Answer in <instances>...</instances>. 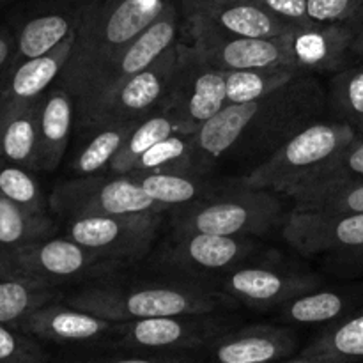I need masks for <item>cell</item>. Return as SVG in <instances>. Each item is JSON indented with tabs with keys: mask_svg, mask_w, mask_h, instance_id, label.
I'll return each mask as SVG.
<instances>
[{
	"mask_svg": "<svg viewBox=\"0 0 363 363\" xmlns=\"http://www.w3.org/2000/svg\"><path fill=\"white\" fill-rule=\"evenodd\" d=\"M167 0H89L74 30L73 48L57 85L74 99V113L91 94L103 71L149 27Z\"/></svg>",
	"mask_w": 363,
	"mask_h": 363,
	"instance_id": "obj_1",
	"label": "cell"
},
{
	"mask_svg": "<svg viewBox=\"0 0 363 363\" xmlns=\"http://www.w3.org/2000/svg\"><path fill=\"white\" fill-rule=\"evenodd\" d=\"M360 131L344 121H314L287 138L243 177V186L287 195L318 176Z\"/></svg>",
	"mask_w": 363,
	"mask_h": 363,
	"instance_id": "obj_2",
	"label": "cell"
},
{
	"mask_svg": "<svg viewBox=\"0 0 363 363\" xmlns=\"http://www.w3.org/2000/svg\"><path fill=\"white\" fill-rule=\"evenodd\" d=\"M64 303L113 323L216 312L222 298L197 286L156 284L140 287H89Z\"/></svg>",
	"mask_w": 363,
	"mask_h": 363,
	"instance_id": "obj_3",
	"label": "cell"
},
{
	"mask_svg": "<svg viewBox=\"0 0 363 363\" xmlns=\"http://www.w3.org/2000/svg\"><path fill=\"white\" fill-rule=\"evenodd\" d=\"M177 209L176 233L254 238L272 233L286 220L282 202L273 191L248 186L220 195L209 194Z\"/></svg>",
	"mask_w": 363,
	"mask_h": 363,
	"instance_id": "obj_4",
	"label": "cell"
},
{
	"mask_svg": "<svg viewBox=\"0 0 363 363\" xmlns=\"http://www.w3.org/2000/svg\"><path fill=\"white\" fill-rule=\"evenodd\" d=\"M229 330H233L230 319L215 312L137 319L119 323L110 351L195 354L208 350Z\"/></svg>",
	"mask_w": 363,
	"mask_h": 363,
	"instance_id": "obj_5",
	"label": "cell"
},
{
	"mask_svg": "<svg viewBox=\"0 0 363 363\" xmlns=\"http://www.w3.org/2000/svg\"><path fill=\"white\" fill-rule=\"evenodd\" d=\"M48 204L66 220L87 216L165 213L169 208L152 201L133 176H82L53 188Z\"/></svg>",
	"mask_w": 363,
	"mask_h": 363,
	"instance_id": "obj_6",
	"label": "cell"
},
{
	"mask_svg": "<svg viewBox=\"0 0 363 363\" xmlns=\"http://www.w3.org/2000/svg\"><path fill=\"white\" fill-rule=\"evenodd\" d=\"M225 105V73L191 45H177L176 69L160 110L170 113L183 133L194 135Z\"/></svg>",
	"mask_w": 363,
	"mask_h": 363,
	"instance_id": "obj_7",
	"label": "cell"
},
{
	"mask_svg": "<svg viewBox=\"0 0 363 363\" xmlns=\"http://www.w3.org/2000/svg\"><path fill=\"white\" fill-rule=\"evenodd\" d=\"M177 64V45L170 46L156 62L103 96L80 131L105 126H133L162 108Z\"/></svg>",
	"mask_w": 363,
	"mask_h": 363,
	"instance_id": "obj_8",
	"label": "cell"
},
{
	"mask_svg": "<svg viewBox=\"0 0 363 363\" xmlns=\"http://www.w3.org/2000/svg\"><path fill=\"white\" fill-rule=\"evenodd\" d=\"M323 96L311 80H291L262 101L261 110L230 152H273L296 131L314 123Z\"/></svg>",
	"mask_w": 363,
	"mask_h": 363,
	"instance_id": "obj_9",
	"label": "cell"
},
{
	"mask_svg": "<svg viewBox=\"0 0 363 363\" xmlns=\"http://www.w3.org/2000/svg\"><path fill=\"white\" fill-rule=\"evenodd\" d=\"M67 238L105 261L121 266L138 261L151 250L162 213L87 216L67 220Z\"/></svg>",
	"mask_w": 363,
	"mask_h": 363,
	"instance_id": "obj_10",
	"label": "cell"
},
{
	"mask_svg": "<svg viewBox=\"0 0 363 363\" xmlns=\"http://www.w3.org/2000/svg\"><path fill=\"white\" fill-rule=\"evenodd\" d=\"M194 48L216 69H273L291 67L300 71L291 48V34L282 38H241L227 34L201 18L190 16ZM301 73V71H300Z\"/></svg>",
	"mask_w": 363,
	"mask_h": 363,
	"instance_id": "obj_11",
	"label": "cell"
},
{
	"mask_svg": "<svg viewBox=\"0 0 363 363\" xmlns=\"http://www.w3.org/2000/svg\"><path fill=\"white\" fill-rule=\"evenodd\" d=\"M112 262L69 238H45L13 250L0 252V272L18 273L52 286L101 272ZM116 266V264H112Z\"/></svg>",
	"mask_w": 363,
	"mask_h": 363,
	"instance_id": "obj_12",
	"label": "cell"
},
{
	"mask_svg": "<svg viewBox=\"0 0 363 363\" xmlns=\"http://www.w3.org/2000/svg\"><path fill=\"white\" fill-rule=\"evenodd\" d=\"M16 328L30 333L41 342L74 347L82 354L112 350L119 323L71 307L64 301H52L32 312Z\"/></svg>",
	"mask_w": 363,
	"mask_h": 363,
	"instance_id": "obj_13",
	"label": "cell"
},
{
	"mask_svg": "<svg viewBox=\"0 0 363 363\" xmlns=\"http://www.w3.org/2000/svg\"><path fill=\"white\" fill-rule=\"evenodd\" d=\"M176 34H177V11L172 4L167 6V9L149 25L145 30H142L130 45L124 48V52L106 67L101 73V77L96 80L94 87H92L91 94L85 99L84 105L77 110L74 113V124L78 130L82 128L84 121L87 119L89 112L92 106L119 87L121 84L131 78L133 74L140 73L145 67L151 66L152 62L160 59L170 46L176 45Z\"/></svg>",
	"mask_w": 363,
	"mask_h": 363,
	"instance_id": "obj_14",
	"label": "cell"
},
{
	"mask_svg": "<svg viewBox=\"0 0 363 363\" xmlns=\"http://www.w3.org/2000/svg\"><path fill=\"white\" fill-rule=\"evenodd\" d=\"M282 238L305 255L342 252L363 245V213L293 209L286 216Z\"/></svg>",
	"mask_w": 363,
	"mask_h": 363,
	"instance_id": "obj_15",
	"label": "cell"
},
{
	"mask_svg": "<svg viewBox=\"0 0 363 363\" xmlns=\"http://www.w3.org/2000/svg\"><path fill=\"white\" fill-rule=\"evenodd\" d=\"M321 280L311 273H286L272 268H238L223 280L229 298L257 311L279 308L293 298L315 291Z\"/></svg>",
	"mask_w": 363,
	"mask_h": 363,
	"instance_id": "obj_16",
	"label": "cell"
},
{
	"mask_svg": "<svg viewBox=\"0 0 363 363\" xmlns=\"http://www.w3.org/2000/svg\"><path fill=\"white\" fill-rule=\"evenodd\" d=\"M298 337L287 326L252 325L229 330L208 347L213 363H279L293 357Z\"/></svg>",
	"mask_w": 363,
	"mask_h": 363,
	"instance_id": "obj_17",
	"label": "cell"
},
{
	"mask_svg": "<svg viewBox=\"0 0 363 363\" xmlns=\"http://www.w3.org/2000/svg\"><path fill=\"white\" fill-rule=\"evenodd\" d=\"M250 238L218 236L204 233H176L165 257L169 264L183 272H227L254 252Z\"/></svg>",
	"mask_w": 363,
	"mask_h": 363,
	"instance_id": "obj_18",
	"label": "cell"
},
{
	"mask_svg": "<svg viewBox=\"0 0 363 363\" xmlns=\"http://www.w3.org/2000/svg\"><path fill=\"white\" fill-rule=\"evenodd\" d=\"M73 41L74 34H71L52 52L25 60L7 71L0 82V117L23 110L25 106L38 101L52 87L66 66Z\"/></svg>",
	"mask_w": 363,
	"mask_h": 363,
	"instance_id": "obj_19",
	"label": "cell"
},
{
	"mask_svg": "<svg viewBox=\"0 0 363 363\" xmlns=\"http://www.w3.org/2000/svg\"><path fill=\"white\" fill-rule=\"evenodd\" d=\"M87 2L89 0H59L53 6L28 16L14 34L16 50L11 67L52 52L71 34H74Z\"/></svg>",
	"mask_w": 363,
	"mask_h": 363,
	"instance_id": "obj_20",
	"label": "cell"
},
{
	"mask_svg": "<svg viewBox=\"0 0 363 363\" xmlns=\"http://www.w3.org/2000/svg\"><path fill=\"white\" fill-rule=\"evenodd\" d=\"M262 101L264 99L248 103H227L222 110H218L211 119L206 121L191 135L195 174L211 169L213 163H216L236 147V144L261 110Z\"/></svg>",
	"mask_w": 363,
	"mask_h": 363,
	"instance_id": "obj_21",
	"label": "cell"
},
{
	"mask_svg": "<svg viewBox=\"0 0 363 363\" xmlns=\"http://www.w3.org/2000/svg\"><path fill=\"white\" fill-rule=\"evenodd\" d=\"M190 16L201 18L218 30L241 38H282L298 30L254 0H201L195 4Z\"/></svg>",
	"mask_w": 363,
	"mask_h": 363,
	"instance_id": "obj_22",
	"label": "cell"
},
{
	"mask_svg": "<svg viewBox=\"0 0 363 363\" xmlns=\"http://www.w3.org/2000/svg\"><path fill=\"white\" fill-rule=\"evenodd\" d=\"M74 126V99L60 85L43 94L38 116L35 170L52 172L62 162Z\"/></svg>",
	"mask_w": 363,
	"mask_h": 363,
	"instance_id": "obj_23",
	"label": "cell"
},
{
	"mask_svg": "<svg viewBox=\"0 0 363 363\" xmlns=\"http://www.w3.org/2000/svg\"><path fill=\"white\" fill-rule=\"evenodd\" d=\"M354 27L350 23L312 25L291 34L293 57L300 71L333 69L350 53Z\"/></svg>",
	"mask_w": 363,
	"mask_h": 363,
	"instance_id": "obj_24",
	"label": "cell"
},
{
	"mask_svg": "<svg viewBox=\"0 0 363 363\" xmlns=\"http://www.w3.org/2000/svg\"><path fill=\"white\" fill-rule=\"evenodd\" d=\"M55 286L18 273L0 272V323L20 325L38 308L57 298Z\"/></svg>",
	"mask_w": 363,
	"mask_h": 363,
	"instance_id": "obj_25",
	"label": "cell"
},
{
	"mask_svg": "<svg viewBox=\"0 0 363 363\" xmlns=\"http://www.w3.org/2000/svg\"><path fill=\"white\" fill-rule=\"evenodd\" d=\"M41 98L25 106L23 110L0 117V160L35 170L38 116Z\"/></svg>",
	"mask_w": 363,
	"mask_h": 363,
	"instance_id": "obj_26",
	"label": "cell"
},
{
	"mask_svg": "<svg viewBox=\"0 0 363 363\" xmlns=\"http://www.w3.org/2000/svg\"><path fill=\"white\" fill-rule=\"evenodd\" d=\"M303 357L332 363H353L363 358V308L340 319L319 333L303 351Z\"/></svg>",
	"mask_w": 363,
	"mask_h": 363,
	"instance_id": "obj_27",
	"label": "cell"
},
{
	"mask_svg": "<svg viewBox=\"0 0 363 363\" xmlns=\"http://www.w3.org/2000/svg\"><path fill=\"white\" fill-rule=\"evenodd\" d=\"M174 133H183V131L170 113H167L165 110L151 113L149 117L131 126V130L126 135V140L123 142L119 152L112 160L108 169L112 170V174H119V176L130 174L137 160L145 151H149L152 145Z\"/></svg>",
	"mask_w": 363,
	"mask_h": 363,
	"instance_id": "obj_28",
	"label": "cell"
},
{
	"mask_svg": "<svg viewBox=\"0 0 363 363\" xmlns=\"http://www.w3.org/2000/svg\"><path fill=\"white\" fill-rule=\"evenodd\" d=\"M55 223L46 215H34L0 194V252L13 250L53 236Z\"/></svg>",
	"mask_w": 363,
	"mask_h": 363,
	"instance_id": "obj_29",
	"label": "cell"
},
{
	"mask_svg": "<svg viewBox=\"0 0 363 363\" xmlns=\"http://www.w3.org/2000/svg\"><path fill=\"white\" fill-rule=\"evenodd\" d=\"M135 177L142 190L155 202L165 208H183L202 197L209 195L206 191L208 184L191 174L176 172H151V174H130Z\"/></svg>",
	"mask_w": 363,
	"mask_h": 363,
	"instance_id": "obj_30",
	"label": "cell"
},
{
	"mask_svg": "<svg viewBox=\"0 0 363 363\" xmlns=\"http://www.w3.org/2000/svg\"><path fill=\"white\" fill-rule=\"evenodd\" d=\"M294 209L328 213H363V179L340 181L321 186L301 188L289 195Z\"/></svg>",
	"mask_w": 363,
	"mask_h": 363,
	"instance_id": "obj_31",
	"label": "cell"
},
{
	"mask_svg": "<svg viewBox=\"0 0 363 363\" xmlns=\"http://www.w3.org/2000/svg\"><path fill=\"white\" fill-rule=\"evenodd\" d=\"M300 77V71L291 67H273V69H243L227 71L225 92L227 103H248L268 98L282 89L291 80Z\"/></svg>",
	"mask_w": 363,
	"mask_h": 363,
	"instance_id": "obj_32",
	"label": "cell"
},
{
	"mask_svg": "<svg viewBox=\"0 0 363 363\" xmlns=\"http://www.w3.org/2000/svg\"><path fill=\"white\" fill-rule=\"evenodd\" d=\"M151 172H176L191 174L194 170V142L191 135L174 133L163 138L158 144L145 151L130 174H151Z\"/></svg>",
	"mask_w": 363,
	"mask_h": 363,
	"instance_id": "obj_33",
	"label": "cell"
},
{
	"mask_svg": "<svg viewBox=\"0 0 363 363\" xmlns=\"http://www.w3.org/2000/svg\"><path fill=\"white\" fill-rule=\"evenodd\" d=\"M346 311L342 294L333 291H311L280 305L279 315L282 321L293 325H321L339 319Z\"/></svg>",
	"mask_w": 363,
	"mask_h": 363,
	"instance_id": "obj_34",
	"label": "cell"
},
{
	"mask_svg": "<svg viewBox=\"0 0 363 363\" xmlns=\"http://www.w3.org/2000/svg\"><path fill=\"white\" fill-rule=\"evenodd\" d=\"M0 194L34 215L48 213V201L30 169L0 160Z\"/></svg>",
	"mask_w": 363,
	"mask_h": 363,
	"instance_id": "obj_35",
	"label": "cell"
},
{
	"mask_svg": "<svg viewBox=\"0 0 363 363\" xmlns=\"http://www.w3.org/2000/svg\"><path fill=\"white\" fill-rule=\"evenodd\" d=\"M131 126H105L98 128L94 137L80 149L74 158L73 170L80 176H92L103 169H108L112 160L119 152L121 145L126 140Z\"/></svg>",
	"mask_w": 363,
	"mask_h": 363,
	"instance_id": "obj_36",
	"label": "cell"
},
{
	"mask_svg": "<svg viewBox=\"0 0 363 363\" xmlns=\"http://www.w3.org/2000/svg\"><path fill=\"white\" fill-rule=\"evenodd\" d=\"M332 101L344 123L363 130V67L346 69L333 78Z\"/></svg>",
	"mask_w": 363,
	"mask_h": 363,
	"instance_id": "obj_37",
	"label": "cell"
},
{
	"mask_svg": "<svg viewBox=\"0 0 363 363\" xmlns=\"http://www.w3.org/2000/svg\"><path fill=\"white\" fill-rule=\"evenodd\" d=\"M350 179H363V133L358 135L340 155H337L335 158L318 174V176L305 181L300 186L293 188V190L287 194V197H289L293 191L301 190V188L321 186V184L340 183V181Z\"/></svg>",
	"mask_w": 363,
	"mask_h": 363,
	"instance_id": "obj_38",
	"label": "cell"
},
{
	"mask_svg": "<svg viewBox=\"0 0 363 363\" xmlns=\"http://www.w3.org/2000/svg\"><path fill=\"white\" fill-rule=\"evenodd\" d=\"M0 363H50V354L34 335L0 323Z\"/></svg>",
	"mask_w": 363,
	"mask_h": 363,
	"instance_id": "obj_39",
	"label": "cell"
},
{
	"mask_svg": "<svg viewBox=\"0 0 363 363\" xmlns=\"http://www.w3.org/2000/svg\"><path fill=\"white\" fill-rule=\"evenodd\" d=\"M64 363H197L195 354L183 353H133V351H101L74 354Z\"/></svg>",
	"mask_w": 363,
	"mask_h": 363,
	"instance_id": "obj_40",
	"label": "cell"
},
{
	"mask_svg": "<svg viewBox=\"0 0 363 363\" xmlns=\"http://www.w3.org/2000/svg\"><path fill=\"white\" fill-rule=\"evenodd\" d=\"M363 0H307V14L312 23H350L357 27Z\"/></svg>",
	"mask_w": 363,
	"mask_h": 363,
	"instance_id": "obj_41",
	"label": "cell"
},
{
	"mask_svg": "<svg viewBox=\"0 0 363 363\" xmlns=\"http://www.w3.org/2000/svg\"><path fill=\"white\" fill-rule=\"evenodd\" d=\"M254 2L264 7L273 16L293 25L298 30L315 25L312 23L307 14V0H254Z\"/></svg>",
	"mask_w": 363,
	"mask_h": 363,
	"instance_id": "obj_42",
	"label": "cell"
},
{
	"mask_svg": "<svg viewBox=\"0 0 363 363\" xmlns=\"http://www.w3.org/2000/svg\"><path fill=\"white\" fill-rule=\"evenodd\" d=\"M14 50H16V39L7 28H0V82L6 77L7 69L13 62Z\"/></svg>",
	"mask_w": 363,
	"mask_h": 363,
	"instance_id": "obj_43",
	"label": "cell"
},
{
	"mask_svg": "<svg viewBox=\"0 0 363 363\" xmlns=\"http://www.w3.org/2000/svg\"><path fill=\"white\" fill-rule=\"evenodd\" d=\"M335 264L346 272L363 273V245L362 247L350 248V250L337 252Z\"/></svg>",
	"mask_w": 363,
	"mask_h": 363,
	"instance_id": "obj_44",
	"label": "cell"
},
{
	"mask_svg": "<svg viewBox=\"0 0 363 363\" xmlns=\"http://www.w3.org/2000/svg\"><path fill=\"white\" fill-rule=\"evenodd\" d=\"M350 53L363 57V21L357 28H354V35H353V41H351Z\"/></svg>",
	"mask_w": 363,
	"mask_h": 363,
	"instance_id": "obj_45",
	"label": "cell"
},
{
	"mask_svg": "<svg viewBox=\"0 0 363 363\" xmlns=\"http://www.w3.org/2000/svg\"><path fill=\"white\" fill-rule=\"evenodd\" d=\"M279 363H332V362L319 360V358H311V357H303V354H300L298 358H287V360L279 362Z\"/></svg>",
	"mask_w": 363,
	"mask_h": 363,
	"instance_id": "obj_46",
	"label": "cell"
},
{
	"mask_svg": "<svg viewBox=\"0 0 363 363\" xmlns=\"http://www.w3.org/2000/svg\"><path fill=\"white\" fill-rule=\"evenodd\" d=\"M362 21H363V9H362V14H360V20H358L357 27H358V25H360V23H362ZM357 27H354V28H357Z\"/></svg>",
	"mask_w": 363,
	"mask_h": 363,
	"instance_id": "obj_47",
	"label": "cell"
},
{
	"mask_svg": "<svg viewBox=\"0 0 363 363\" xmlns=\"http://www.w3.org/2000/svg\"><path fill=\"white\" fill-rule=\"evenodd\" d=\"M4 2V0H0V4H2Z\"/></svg>",
	"mask_w": 363,
	"mask_h": 363,
	"instance_id": "obj_48",
	"label": "cell"
},
{
	"mask_svg": "<svg viewBox=\"0 0 363 363\" xmlns=\"http://www.w3.org/2000/svg\"><path fill=\"white\" fill-rule=\"evenodd\" d=\"M206 363H213V362H206Z\"/></svg>",
	"mask_w": 363,
	"mask_h": 363,
	"instance_id": "obj_49",
	"label": "cell"
},
{
	"mask_svg": "<svg viewBox=\"0 0 363 363\" xmlns=\"http://www.w3.org/2000/svg\"><path fill=\"white\" fill-rule=\"evenodd\" d=\"M360 133H363V130H362V131H360Z\"/></svg>",
	"mask_w": 363,
	"mask_h": 363,
	"instance_id": "obj_50",
	"label": "cell"
}]
</instances>
